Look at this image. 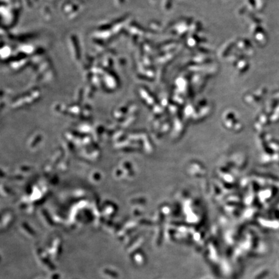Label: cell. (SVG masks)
I'll return each instance as SVG.
<instances>
[{"label": "cell", "mask_w": 279, "mask_h": 279, "mask_svg": "<svg viewBox=\"0 0 279 279\" xmlns=\"http://www.w3.org/2000/svg\"><path fill=\"white\" fill-rule=\"evenodd\" d=\"M49 279H59V275L58 273H55V274H52L50 276Z\"/></svg>", "instance_id": "3"}, {"label": "cell", "mask_w": 279, "mask_h": 279, "mask_svg": "<svg viewBox=\"0 0 279 279\" xmlns=\"http://www.w3.org/2000/svg\"><path fill=\"white\" fill-rule=\"evenodd\" d=\"M103 274L106 276L107 278H116L118 277V275L117 273L110 269V268H105L103 269Z\"/></svg>", "instance_id": "2"}, {"label": "cell", "mask_w": 279, "mask_h": 279, "mask_svg": "<svg viewBox=\"0 0 279 279\" xmlns=\"http://www.w3.org/2000/svg\"><path fill=\"white\" fill-rule=\"evenodd\" d=\"M38 256L39 260L41 263L46 266L47 268H48L50 270H52L53 269V266L52 264L50 263V260L47 256V253H38Z\"/></svg>", "instance_id": "1"}]
</instances>
